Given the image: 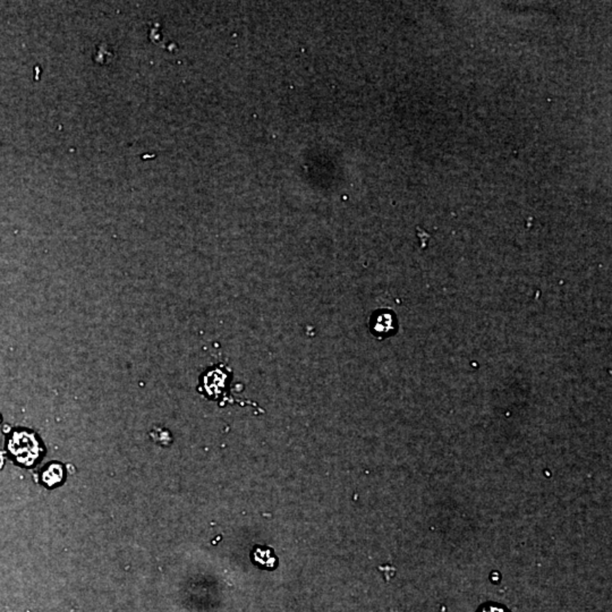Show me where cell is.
<instances>
[{"label":"cell","mask_w":612,"mask_h":612,"mask_svg":"<svg viewBox=\"0 0 612 612\" xmlns=\"http://www.w3.org/2000/svg\"><path fill=\"white\" fill-rule=\"evenodd\" d=\"M7 451L15 463L31 467L44 456V445L33 431L14 429L7 438Z\"/></svg>","instance_id":"1"},{"label":"cell","mask_w":612,"mask_h":612,"mask_svg":"<svg viewBox=\"0 0 612 612\" xmlns=\"http://www.w3.org/2000/svg\"><path fill=\"white\" fill-rule=\"evenodd\" d=\"M369 328L376 338L380 341L388 338L390 336L395 335L398 329L397 317L395 312L390 310H379L371 315Z\"/></svg>","instance_id":"2"},{"label":"cell","mask_w":612,"mask_h":612,"mask_svg":"<svg viewBox=\"0 0 612 612\" xmlns=\"http://www.w3.org/2000/svg\"><path fill=\"white\" fill-rule=\"evenodd\" d=\"M201 378L205 393L212 398H217L225 391L226 384L228 380V376L224 367H210Z\"/></svg>","instance_id":"3"},{"label":"cell","mask_w":612,"mask_h":612,"mask_svg":"<svg viewBox=\"0 0 612 612\" xmlns=\"http://www.w3.org/2000/svg\"><path fill=\"white\" fill-rule=\"evenodd\" d=\"M64 477V466L59 463H51L41 474V481L48 488H54L56 485L61 484Z\"/></svg>","instance_id":"4"},{"label":"cell","mask_w":612,"mask_h":612,"mask_svg":"<svg viewBox=\"0 0 612 612\" xmlns=\"http://www.w3.org/2000/svg\"><path fill=\"white\" fill-rule=\"evenodd\" d=\"M252 557H253V563L262 568L274 569L277 566V558L274 556L272 549L257 546L255 551L252 552Z\"/></svg>","instance_id":"5"},{"label":"cell","mask_w":612,"mask_h":612,"mask_svg":"<svg viewBox=\"0 0 612 612\" xmlns=\"http://www.w3.org/2000/svg\"><path fill=\"white\" fill-rule=\"evenodd\" d=\"M477 612H510V610L507 609L505 606L488 602L479 606Z\"/></svg>","instance_id":"6"}]
</instances>
